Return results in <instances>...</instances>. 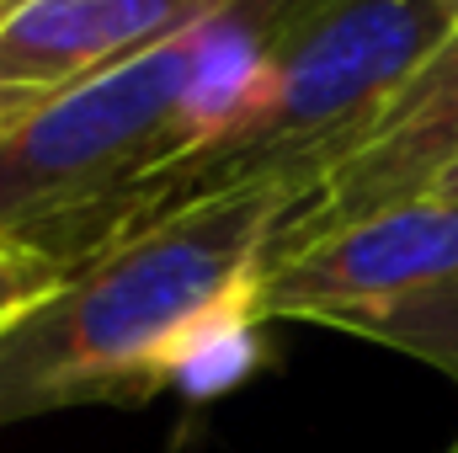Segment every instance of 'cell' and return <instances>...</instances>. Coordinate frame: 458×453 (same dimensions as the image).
Listing matches in <instances>:
<instances>
[{
	"label": "cell",
	"mask_w": 458,
	"mask_h": 453,
	"mask_svg": "<svg viewBox=\"0 0 458 453\" xmlns=\"http://www.w3.org/2000/svg\"><path fill=\"white\" fill-rule=\"evenodd\" d=\"M288 182L192 198L117 235L0 337V427L70 406H144L160 389L234 384L261 321L277 235L299 209Z\"/></svg>",
	"instance_id": "cell-1"
},
{
	"label": "cell",
	"mask_w": 458,
	"mask_h": 453,
	"mask_svg": "<svg viewBox=\"0 0 458 453\" xmlns=\"http://www.w3.org/2000/svg\"><path fill=\"white\" fill-rule=\"evenodd\" d=\"M214 32L219 16L0 123V251L81 267L144 225L155 182L192 155V86Z\"/></svg>",
	"instance_id": "cell-2"
},
{
	"label": "cell",
	"mask_w": 458,
	"mask_h": 453,
	"mask_svg": "<svg viewBox=\"0 0 458 453\" xmlns=\"http://www.w3.org/2000/svg\"><path fill=\"white\" fill-rule=\"evenodd\" d=\"M443 32L421 0H288L229 128L155 182L144 225L245 182L310 192Z\"/></svg>",
	"instance_id": "cell-3"
},
{
	"label": "cell",
	"mask_w": 458,
	"mask_h": 453,
	"mask_svg": "<svg viewBox=\"0 0 458 453\" xmlns=\"http://www.w3.org/2000/svg\"><path fill=\"white\" fill-rule=\"evenodd\" d=\"M261 321L384 341L458 379V198H411L267 267Z\"/></svg>",
	"instance_id": "cell-4"
},
{
	"label": "cell",
	"mask_w": 458,
	"mask_h": 453,
	"mask_svg": "<svg viewBox=\"0 0 458 453\" xmlns=\"http://www.w3.org/2000/svg\"><path fill=\"white\" fill-rule=\"evenodd\" d=\"M458 160V21L427 48V59L400 81V91L373 113L342 160L304 192L277 235V256L346 229L394 203L427 198L432 182ZM272 256V261H277Z\"/></svg>",
	"instance_id": "cell-5"
},
{
	"label": "cell",
	"mask_w": 458,
	"mask_h": 453,
	"mask_svg": "<svg viewBox=\"0 0 458 453\" xmlns=\"http://www.w3.org/2000/svg\"><path fill=\"white\" fill-rule=\"evenodd\" d=\"M240 0H27L0 21V123L176 43Z\"/></svg>",
	"instance_id": "cell-6"
},
{
	"label": "cell",
	"mask_w": 458,
	"mask_h": 453,
	"mask_svg": "<svg viewBox=\"0 0 458 453\" xmlns=\"http://www.w3.org/2000/svg\"><path fill=\"white\" fill-rule=\"evenodd\" d=\"M70 278V267L48 261V256H27V251H0V337L27 321L59 283Z\"/></svg>",
	"instance_id": "cell-7"
},
{
	"label": "cell",
	"mask_w": 458,
	"mask_h": 453,
	"mask_svg": "<svg viewBox=\"0 0 458 453\" xmlns=\"http://www.w3.org/2000/svg\"><path fill=\"white\" fill-rule=\"evenodd\" d=\"M432 198H458V160L437 176V182H432Z\"/></svg>",
	"instance_id": "cell-8"
},
{
	"label": "cell",
	"mask_w": 458,
	"mask_h": 453,
	"mask_svg": "<svg viewBox=\"0 0 458 453\" xmlns=\"http://www.w3.org/2000/svg\"><path fill=\"white\" fill-rule=\"evenodd\" d=\"M421 5H432V11H437V16H443L448 27L458 21V0H421Z\"/></svg>",
	"instance_id": "cell-9"
},
{
	"label": "cell",
	"mask_w": 458,
	"mask_h": 453,
	"mask_svg": "<svg viewBox=\"0 0 458 453\" xmlns=\"http://www.w3.org/2000/svg\"><path fill=\"white\" fill-rule=\"evenodd\" d=\"M16 5H27V0H0V21H5V16H11Z\"/></svg>",
	"instance_id": "cell-10"
}]
</instances>
